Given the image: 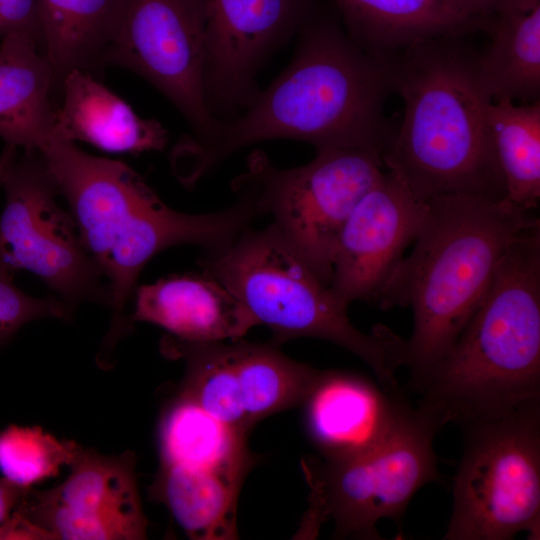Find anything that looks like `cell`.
I'll return each mask as SVG.
<instances>
[{
  "label": "cell",
  "mask_w": 540,
  "mask_h": 540,
  "mask_svg": "<svg viewBox=\"0 0 540 540\" xmlns=\"http://www.w3.org/2000/svg\"><path fill=\"white\" fill-rule=\"evenodd\" d=\"M60 97L54 71L31 37L9 34L0 44V136L7 145L38 149L52 135Z\"/></svg>",
  "instance_id": "d6986e66"
},
{
  "label": "cell",
  "mask_w": 540,
  "mask_h": 540,
  "mask_svg": "<svg viewBox=\"0 0 540 540\" xmlns=\"http://www.w3.org/2000/svg\"><path fill=\"white\" fill-rule=\"evenodd\" d=\"M439 430L410 408L387 437L365 452L303 458L309 506L294 538L313 539L332 519L336 537L382 539L376 524L383 518L399 520L414 494L439 479L433 447Z\"/></svg>",
  "instance_id": "52a82bcc"
},
{
  "label": "cell",
  "mask_w": 540,
  "mask_h": 540,
  "mask_svg": "<svg viewBox=\"0 0 540 540\" xmlns=\"http://www.w3.org/2000/svg\"><path fill=\"white\" fill-rule=\"evenodd\" d=\"M473 12L483 17H490L499 8L518 0H460Z\"/></svg>",
  "instance_id": "4dcf8cb0"
},
{
  "label": "cell",
  "mask_w": 540,
  "mask_h": 540,
  "mask_svg": "<svg viewBox=\"0 0 540 540\" xmlns=\"http://www.w3.org/2000/svg\"><path fill=\"white\" fill-rule=\"evenodd\" d=\"M487 32L491 44L477 54V76L488 99L539 100L540 0H518L496 10Z\"/></svg>",
  "instance_id": "ffe728a7"
},
{
  "label": "cell",
  "mask_w": 540,
  "mask_h": 540,
  "mask_svg": "<svg viewBox=\"0 0 540 540\" xmlns=\"http://www.w3.org/2000/svg\"><path fill=\"white\" fill-rule=\"evenodd\" d=\"M161 351L185 362L180 396L193 401L224 424L248 434L253 426L244 410L229 343L189 342L167 335L161 341Z\"/></svg>",
  "instance_id": "484cf974"
},
{
  "label": "cell",
  "mask_w": 540,
  "mask_h": 540,
  "mask_svg": "<svg viewBox=\"0 0 540 540\" xmlns=\"http://www.w3.org/2000/svg\"><path fill=\"white\" fill-rule=\"evenodd\" d=\"M203 273L218 280L246 308L256 326L273 332L279 345L298 337L332 342L363 360L387 391H395L404 366L406 340L384 325L369 334L357 329L348 305L323 283L274 224L251 226L228 245L204 251Z\"/></svg>",
  "instance_id": "8992f818"
},
{
  "label": "cell",
  "mask_w": 540,
  "mask_h": 540,
  "mask_svg": "<svg viewBox=\"0 0 540 540\" xmlns=\"http://www.w3.org/2000/svg\"><path fill=\"white\" fill-rule=\"evenodd\" d=\"M9 34L31 37L42 51L38 0H0V38Z\"/></svg>",
  "instance_id": "f1b7e54d"
},
{
  "label": "cell",
  "mask_w": 540,
  "mask_h": 540,
  "mask_svg": "<svg viewBox=\"0 0 540 540\" xmlns=\"http://www.w3.org/2000/svg\"><path fill=\"white\" fill-rule=\"evenodd\" d=\"M244 479L215 470L161 462L152 495L197 540L237 539V502Z\"/></svg>",
  "instance_id": "7402d4cb"
},
{
  "label": "cell",
  "mask_w": 540,
  "mask_h": 540,
  "mask_svg": "<svg viewBox=\"0 0 540 540\" xmlns=\"http://www.w3.org/2000/svg\"><path fill=\"white\" fill-rule=\"evenodd\" d=\"M348 36L364 51L388 56L412 44L486 31L490 17L460 0H335Z\"/></svg>",
  "instance_id": "e0dca14e"
},
{
  "label": "cell",
  "mask_w": 540,
  "mask_h": 540,
  "mask_svg": "<svg viewBox=\"0 0 540 540\" xmlns=\"http://www.w3.org/2000/svg\"><path fill=\"white\" fill-rule=\"evenodd\" d=\"M29 488L0 478V540H11L17 510Z\"/></svg>",
  "instance_id": "f546056e"
},
{
  "label": "cell",
  "mask_w": 540,
  "mask_h": 540,
  "mask_svg": "<svg viewBox=\"0 0 540 540\" xmlns=\"http://www.w3.org/2000/svg\"><path fill=\"white\" fill-rule=\"evenodd\" d=\"M133 299L130 321L158 325L184 341H235L256 326L241 302L203 272L137 286Z\"/></svg>",
  "instance_id": "2e32d148"
},
{
  "label": "cell",
  "mask_w": 540,
  "mask_h": 540,
  "mask_svg": "<svg viewBox=\"0 0 540 540\" xmlns=\"http://www.w3.org/2000/svg\"><path fill=\"white\" fill-rule=\"evenodd\" d=\"M13 274L0 266V343L34 320H69L73 310L55 295L37 298L23 292L14 283Z\"/></svg>",
  "instance_id": "83f0119b"
},
{
  "label": "cell",
  "mask_w": 540,
  "mask_h": 540,
  "mask_svg": "<svg viewBox=\"0 0 540 540\" xmlns=\"http://www.w3.org/2000/svg\"><path fill=\"white\" fill-rule=\"evenodd\" d=\"M71 473L46 491L28 490L20 513L48 540H141L147 537L135 457L79 447Z\"/></svg>",
  "instance_id": "7c38bea8"
},
{
  "label": "cell",
  "mask_w": 540,
  "mask_h": 540,
  "mask_svg": "<svg viewBox=\"0 0 540 540\" xmlns=\"http://www.w3.org/2000/svg\"><path fill=\"white\" fill-rule=\"evenodd\" d=\"M443 539L507 540L540 531V401L464 427Z\"/></svg>",
  "instance_id": "ba28073f"
},
{
  "label": "cell",
  "mask_w": 540,
  "mask_h": 540,
  "mask_svg": "<svg viewBox=\"0 0 540 540\" xmlns=\"http://www.w3.org/2000/svg\"><path fill=\"white\" fill-rule=\"evenodd\" d=\"M309 163L278 168L261 151L232 182L248 193L262 215L329 285L338 236L362 196L383 175L381 154L366 149L316 151Z\"/></svg>",
  "instance_id": "9c48e42d"
},
{
  "label": "cell",
  "mask_w": 540,
  "mask_h": 540,
  "mask_svg": "<svg viewBox=\"0 0 540 540\" xmlns=\"http://www.w3.org/2000/svg\"><path fill=\"white\" fill-rule=\"evenodd\" d=\"M206 0H126L104 58V67L135 72L183 114L193 136L182 145L203 148L216 138L221 121L204 97Z\"/></svg>",
  "instance_id": "8fae6325"
},
{
  "label": "cell",
  "mask_w": 540,
  "mask_h": 540,
  "mask_svg": "<svg viewBox=\"0 0 540 540\" xmlns=\"http://www.w3.org/2000/svg\"><path fill=\"white\" fill-rule=\"evenodd\" d=\"M391 92L388 56L364 51L333 21L308 23L287 68L211 144L177 151L174 170L192 186L235 152L274 139L382 154L395 131L384 117Z\"/></svg>",
  "instance_id": "6da1fadb"
},
{
  "label": "cell",
  "mask_w": 540,
  "mask_h": 540,
  "mask_svg": "<svg viewBox=\"0 0 540 540\" xmlns=\"http://www.w3.org/2000/svg\"><path fill=\"white\" fill-rule=\"evenodd\" d=\"M427 201L392 172L362 196L337 239L329 286L345 304L376 302L385 282L416 239Z\"/></svg>",
  "instance_id": "5bb4252c"
},
{
  "label": "cell",
  "mask_w": 540,
  "mask_h": 540,
  "mask_svg": "<svg viewBox=\"0 0 540 540\" xmlns=\"http://www.w3.org/2000/svg\"><path fill=\"white\" fill-rule=\"evenodd\" d=\"M0 266L41 279L75 310L83 302L110 306L108 283L84 248L76 223L57 202L56 183L37 149L7 145L0 156Z\"/></svg>",
  "instance_id": "30bf717a"
},
{
  "label": "cell",
  "mask_w": 540,
  "mask_h": 540,
  "mask_svg": "<svg viewBox=\"0 0 540 540\" xmlns=\"http://www.w3.org/2000/svg\"><path fill=\"white\" fill-rule=\"evenodd\" d=\"M80 445L59 440L39 426L9 425L0 431V473L23 487L56 476L72 463Z\"/></svg>",
  "instance_id": "4316f807"
},
{
  "label": "cell",
  "mask_w": 540,
  "mask_h": 540,
  "mask_svg": "<svg viewBox=\"0 0 540 540\" xmlns=\"http://www.w3.org/2000/svg\"><path fill=\"white\" fill-rule=\"evenodd\" d=\"M303 405L308 433L322 457L330 459L372 448L411 408L361 376L334 370L320 371Z\"/></svg>",
  "instance_id": "9a60e30c"
},
{
  "label": "cell",
  "mask_w": 540,
  "mask_h": 540,
  "mask_svg": "<svg viewBox=\"0 0 540 540\" xmlns=\"http://www.w3.org/2000/svg\"><path fill=\"white\" fill-rule=\"evenodd\" d=\"M52 136L89 143L113 153L161 151L168 136L156 120L143 119L92 74L72 70L62 81Z\"/></svg>",
  "instance_id": "ac0fdd59"
},
{
  "label": "cell",
  "mask_w": 540,
  "mask_h": 540,
  "mask_svg": "<svg viewBox=\"0 0 540 540\" xmlns=\"http://www.w3.org/2000/svg\"><path fill=\"white\" fill-rule=\"evenodd\" d=\"M229 348L252 426L269 415L303 404L321 371L285 356L273 342L235 340Z\"/></svg>",
  "instance_id": "cb8c5ba5"
},
{
  "label": "cell",
  "mask_w": 540,
  "mask_h": 540,
  "mask_svg": "<svg viewBox=\"0 0 540 540\" xmlns=\"http://www.w3.org/2000/svg\"><path fill=\"white\" fill-rule=\"evenodd\" d=\"M426 201L411 253L400 260L375 302L383 310L412 308L404 366L413 386L455 344L512 240L539 223L507 198L450 194Z\"/></svg>",
  "instance_id": "277c9868"
},
{
  "label": "cell",
  "mask_w": 540,
  "mask_h": 540,
  "mask_svg": "<svg viewBox=\"0 0 540 540\" xmlns=\"http://www.w3.org/2000/svg\"><path fill=\"white\" fill-rule=\"evenodd\" d=\"M464 36L412 44L388 55L404 116L383 166L422 200L450 194L506 198L493 153L477 54Z\"/></svg>",
  "instance_id": "3957f363"
},
{
  "label": "cell",
  "mask_w": 540,
  "mask_h": 540,
  "mask_svg": "<svg viewBox=\"0 0 540 540\" xmlns=\"http://www.w3.org/2000/svg\"><path fill=\"white\" fill-rule=\"evenodd\" d=\"M487 127L506 198L532 212L540 201V101H491Z\"/></svg>",
  "instance_id": "d4e9b609"
},
{
  "label": "cell",
  "mask_w": 540,
  "mask_h": 540,
  "mask_svg": "<svg viewBox=\"0 0 540 540\" xmlns=\"http://www.w3.org/2000/svg\"><path fill=\"white\" fill-rule=\"evenodd\" d=\"M37 150L109 286L112 317L102 360L129 328L128 305L140 273L155 255L180 245L200 246L203 252L224 247L262 215L243 192H235V202L218 212H179L123 162L90 155L52 135Z\"/></svg>",
  "instance_id": "7a4b0ae2"
},
{
  "label": "cell",
  "mask_w": 540,
  "mask_h": 540,
  "mask_svg": "<svg viewBox=\"0 0 540 540\" xmlns=\"http://www.w3.org/2000/svg\"><path fill=\"white\" fill-rule=\"evenodd\" d=\"M306 0H206L204 97L221 122L258 94L256 77L299 24Z\"/></svg>",
  "instance_id": "4fadbf2b"
},
{
  "label": "cell",
  "mask_w": 540,
  "mask_h": 540,
  "mask_svg": "<svg viewBox=\"0 0 540 540\" xmlns=\"http://www.w3.org/2000/svg\"><path fill=\"white\" fill-rule=\"evenodd\" d=\"M125 5L126 0H38L42 52L59 93L72 70L94 76L104 68Z\"/></svg>",
  "instance_id": "44dd1931"
},
{
  "label": "cell",
  "mask_w": 540,
  "mask_h": 540,
  "mask_svg": "<svg viewBox=\"0 0 540 540\" xmlns=\"http://www.w3.org/2000/svg\"><path fill=\"white\" fill-rule=\"evenodd\" d=\"M414 388L439 429L540 401V223L512 240L467 326Z\"/></svg>",
  "instance_id": "5b68a950"
},
{
  "label": "cell",
  "mask_w": 540,
  "mask_h": 540,
  "mask_svg": "<svg viewBox=\"0 0 540 540\" xmlns=\"http://www.w3.org/2000/svg\"><path fill=\"white\" fill-rule=\"evenodd\" d=\"M159 439L161 462L215 470L242 479L253 464L247 434L180 395L162 417Z\"/></svg>",
  "instance_id": "603a6c76"
}]
</instances>
